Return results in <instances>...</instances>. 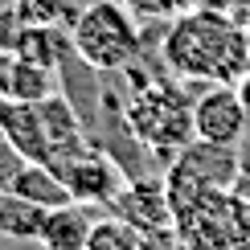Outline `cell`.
<instances>
[{
	"label": "cell",
	"mask_w": 250,
	"mask_h": 250,
	"mask_svg": "<svg viewBox=\"0 0 250 250\" xmlns=\"http://www.w3.org/2000/svg\"><path fill=\"white\" fill-rule=\"evenodd\" d=\"M164 62L185 78L238 86L250 70V37L222 8H189L164 33Z\"/></svg>",
	"instance_id": "obj_1"
},
{
	"label": "cell",
	"mask_w": 250,
	"mask_h": 250,
	"mask_svg": "<svg viewBox=\"0 0 250 250\" xmlns=\"http://www.w3.org/2000/svg\"><path fill=\"white\" fill-rule=\"evenodd\" d=\"M70 45L90 70H127L140 54V21L119 0H95L78 13Z\"/></svg>",
	"instance_id": "obj_2"
},
{
	"label": "cell",
	"mask_w": 250,
	"mask_h": 250,
	"mask_svg": "<svg viewBox=\"0 0 250 250\" xmlns=\"http://www.w3.org/2000/svg\"><path fill=\"white\" fill-rule=\"evenodd\" d=\"M127 127L131 135L144 144L148 152L176 156L185 144L197 140L193 131V99H185L176 86H164V82H148L140 86L127 103Z\"/></svg>",
	"instance_id": "obj_3"
},
{
	"label": "cell",
	"mask_w": 250,
	"mask_h": 250,
	"mask_svg": "<svg viewBox=\"0 0 250 250\" xmlns=\"http://www.w3.org/2000/svg\"><path fill=\"white\" fill-rule=\"evenodd\" d=\"M242 181V164H238V148H222V144H205V140H193L185 144L181 152L172 156L168 164V197L172 205L189 201V197H201V193H217V189H234Z\"/></svg>",
	"instance_id": "obj_4"
},
{
	"label": "cell",
	"mask_w": 250,
	"mask_h": 250,
	"mask_svg": "<svg viewBox=\"0 0 250 250\" xmlns=\"http://www.w3.org/2000/svg\"><path fill=\"white\" fill-rule=\"evenodd\" d=\"M193 131L205 144H222V148H238L250 135V115L238 99V86H213L201 99H193Z\"/></svg>",
	"instance_id": "obj_5"
},
{
	"label": "cell",
	"mask_w": 250,
	"mask_h": 250,
	"mask_svg": "<svg viewBox=\"0 0 250 250\" xmlns=\"http://www.w3.org/2000/svg\"><path fill=\"white\" fill-rule=\"evenodd\" d=\"M111 213L131 222L144 238L148 234H176V213H172L168 185L156 181V176H140V181L123 185L119 197L111 201Z\"/></svg>",
	"instance_id": "obj_6"
},
{
	"label": "cell",
	"mask_w": 250,
	"mask_h": 250,
	"mask_svg": "<svg viewBox=\"0 0 250 250\" xmlns=\"http://www.w3.org/2000/svg\"><path fill=\"white\" fill-rule=\"evenodd\" d=\"M58 172H62V181H66V189L78 205H111L123 189L119 168L107 156H95V152H82L78 160L62 164Z\"/></svg>",
	"instance_id": "obj_7"
},
{
	"label": "cell",
	"mask_w": 250,
	"mask_h": 250,
	"mask_svg": "<svg viewBox=\"0 0 250 250\" xmlns=\"http://www.w3.org/2000/svg\"><path fill=\"white\" fill-rule=\"evenodd\" d=\"M0 131L8 135V144L29 164H49V140H45V123H41L37 103H17L0 95Z\"/></svg>",
	"instance_id": "obj_8"
},
{
	"label": "cell",
	"mask_w": 250,
	"mask_h": 250,
	"mask_svg": "<svg viewBox=\"0 0 250 250\" xmlns=\"http://www.w3.org/2000/svg\"><path fill=\"white\" fill-rule=\"evenodd\" d=\"M41 107V123H45V140H49V164L62 168V164L78 160L86 152V140H82V127H78V115L66 99H45L37 103Z\"/></svg>",
	"instance_id": "obj_9"
},
{
	"label": "cell",
	"mask_w": 250,
	"mask_h": 250,
	"mask_svg": "<svg viewBox=\"0 0 250 250\" xmlns=\"http://www.w3.org/2000/svg\"><path fill=\"white\" fill-rule=\"evenodd\" d=\"M0 95L17 103H45L58 95V78L49 66H37L29 58H8L0 66Z\"/></svg>",
	"instance_id": "obj_10"
},
{
	"label": "cell",
	"mask_w": 250,
	"mask_h": 250,
	"mask_svg": "<svg viewBox=\"0 0 250 250\" xmlns=\"http://www.w3.org/2000/svg\"><path fill=\"white\" fill-rule=\"evenodd\" d=\"M90 226L95 217L86 213V205H62V209H49L41 217V230H37V246L41 250H86Z\"/></svg>",
	"instance_id": "obj_11"
},
{
	"label": "cell",
	"mask_w": 250,
	"mask_h": 250,
	"mask_svg": "<svg viewBox=\"0 0 250 250\" xmlns=\"http://www.w3.org/2000/svg\"><path fill=\"white\" fill-rule=\"evenodd\" d=\"M8 193L21 197V201H29V205H37V209H45V213L62 209V205H74V197H70L66 181H62V172L54 164H25Z\"/></svg>",
	"instance_id": "obj_12"
},
{
	"label": "cell",
	"mask_w": 250,
	"mask_h": 250,
	"mask_svg": "<svg viewBox=\"0 0 250 250\" xmlns=\"http://www.w3.org/2000/svg\"><path fill=\"white\" fill-rule=\"evenodd\" d=\"M86 250H144V234L131 222H123V217L111 213V217H99L90 226Z\"/></svg>",
	"instance_id": "obj_13"
},
{
	"label": "cell",
	"mask_w": 250,
	"mask_h": 250,
	"mask_svg": "<svg viewBox=\"0 0 250 250\" xmlns=\"http://www.w3.org/2000/svg\"><path fill=\"white\" fill-rule=\"evenodd\" d=\"M62 49H66V41L58 37L54 25H33V29H25V33H21V41H17V58H29V62L49 66V70L58 66Z\"/></svg>",
	"instance_id": "obj_14"
},
{
	"label": "cell",
	"mask_w": 250,
	"mask_h": 250,
	"mask_svg": "<svg viewBox=\"0 0 250 250\" xmlns=\"http://www.w3.org/2000/svg\"><path fill=\"white\" fill-rule=\"evenodd\" d=\"M25 164H29V160L13 148V144H8V135L0 131V193L13 189V181L21 176V168H25Z\"/></svg>",
	"instance_id": "obj_15"
},
{
	"label": "cell",
	"mask_w": 250,
	"mask_h": 250,
	"mask_svg": "<svg viewBox=\"0 0 250 250\" xmlns=\"http://www.w3.org/2000/svg\"><path fill=\"white\" fill-rule=\"evenodd\" d=\"M123 8H127V13L140 21H164V17H172V13H181V8H176V0H119Z\"/></svg>",
	"instance_id": "obj_16"
},
{
	"label": "cell",
	"mask_w": 250,
	"mask_h": 250,
	"mask_svg": "<svg viewBox=\"0 0 250 250\" xmlns=\"http://www.w3.org/2000/svg\"><path fill=\"white\" fill-rule=\"evenodd\" d=\"M176 8L181 13H189V8H222V0H176Z\"/></svg>",
	"instance_id": "obj_17"
},
{
	"label": "cell",
	"mask_w": 250,
	"mask_h": 250,
	"mask_svg": "<svg viewBox=\"0 0 250 250\" xmlns=\"http://www.w3.org/2000/svg\"><path fill=\"white\" fill-rule=\"evenodd\" d=\"M238 164H242V176H250V135L238 144Z\"/></svg>",
	"instance_id": "obj_18"
},
{
	"label": "cell",
	"mask_w": 250,
	"mask_h": 250,
	"mask_svg": "<svg viewBox=\"0 0 250 250\" xmlns=\"http://www.w3.org/2000/svg\"><path fill=\"white\" fill-rule=\"evenodd\" d=\"M238 99H242V107H246V115H250V70L242 74V82H238Z\"/></svg>",
	"instance_id": "obj_19"
},
{
	"label": "cell",
	"mask_w": 250,
	"mask_h": 250,
	"mask_svg": "<svg viewBox=\"0 0 250 250\" xmlns=\"http://www.w3.org/2000/svg\"><path fill=\"white\" fill-rule=\"evenodd\" d=\"M234 193L242 197V205H246V213H250V176H242V181L234 185Z\"/></svg>",
	"instance_id": "obj_20"
},
{
	"label": "cell",
	"mask_w": 250,
	"mask_h": 250,
	"mask_svg": "<svg viewBox=\"0 0 250 250\" xmlns=\"http://www.w3.org/2000/svg\"><path fill=\"white\" fill-rule=\"evenodd\" d=\"M234 4H238V8H242V13L250 17V0H234Z\"/></svg>",
	"instance_id": "obj_21"
},
{
	"label": "cell",
	"mask_w": 250,
	"mask_h": 250,
	"mask_svg": "<svg viewBox=\"0 0 250 250\" xmlns=\"http://www.w3.org/2000/svg\"><path fill=\"white\" fill-rule=\"evenodd\" d=\"M242 29H246V37H250V17H246V25H242Z\"/></svg>",
	"instance_id": "obj_22"
}]
</instances>
